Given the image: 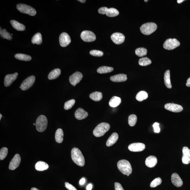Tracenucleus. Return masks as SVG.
Wrapping results in <instances>:
<instances>
[{"label":"nucleus","instance_id":"58836bf2","mask_svg":"<svg viewBox=\"0 0 190 190\" xmlns=\"http://www.w3.org/2000/svg\"><path fill=\"white\" fill-rule=\"evenodd\" d=\"M75 101L74 99L70 100L66 102L65 104L64 109L66 110H69L71 109L75 104Z\"/></svg>","mask_w":190,"mask_h":190},{"label":"nucleus","instance_id":"bb28decb","mask_svg":"<svg viewBox=\"0 0 190 190\" xmlns=\"http://www.w3.org/2000/svg\"><path fill=\"white\" fill-rule=\"evenodd\" d=\"M63 130L61 128H58L56 132L55 135V140L58 143H62L63 139Z\"/></svg>","mask_w":190,"mask_h":190},{"label":"nucleus","instance_id":"a18cd8bd","mask_svg":"<svg viewBox=\"0 0 190 190\" xmlns=\"http://www.w3.org/2000/svg\"><path fill=\"white\" fill-rule=\"evenodd\" d=\"M65 186L69 190H77L74 186L68 182H65Z\"/></svg>","mask_w":190,"mask_h":190},{"label":"nucleus","instance_id":"c756f323","mask_svg":"<svg viewBox=\"0 0 190 190\" xmlns=\"http://www.w3.org/2000/svg\"><path fill=\"white\" fill-rule=\"evenodd\" d=\"M89 97L91 99L94 101L98 102L102 100V94L101 92H95L91 94Z\"/></svg>","mask_w":190,"mask_h":190},{"label":"nucleus","instance_id":"a19ab883","mask_svg":"<svg viewBox=\"0 0 190 190\" xmlns=\"http://www.w3.org/2000/svg\"><path fill=\"white\" fill-rule=\"evenodd\" d=\"M162 182L161 178H156L150 184V186L152 188H154L161 184Z\"/></svg>","mask_w":190,"mask_h":190},{"label":"nucleus","instance_id":"0eeeda50","mask_svg":"<svg viewBox=\"0 0 190 190\" xmlns=\"http://www.w3.org/2000/svg\"><path fill=\"white\" fill-rule=\"evenodd\" d=\"M180 43L175 38H169L165 41L163 44L165 49L168 50H173L180 45Z\"/></svg>","mask_w":190,"mask_h":190},{"label":"nucleus","instance_id":"f8f14e48","mask_svg":"<svg viewBox=\"0 0 190 190\" xmlns=\"http://www.w3.org/2000/svg\"><path fill=\"white\" fill-rule=\"evenodd\" d=\"M165 108L168 110L173 112H180L183 110V108L178 104L172 103H168L165 105Z\"/></svg>","mask_w":190,"mask_h":190},{"label":"nucleus","instance_id":"f3484780","mask_svg":"<svg viewBox=\"0 0 190 190\" xmlns=\"http://www.w3.org/2000/svg\"><path fill=\"white\" fill-rule=\"evenodd\" d=\"M182 163L184 164H189L190 163V150L187 147H184L182 149Z\"/></svg>","mask_w":190,"mask_h":190},{"label":"nucleus","instance_id":"6e6d98bb","mask_svg":"<svg viewBox=\"0 0 190 190\" xmlns=\"http://www.w3.org/2000/svg\"><path fill=\"white\" fill-rule=\"evenodd\" d=\"M33 125H36V124H35V123H33Z\"/></svg>","mask_w":190,"mask_h":190},{"label":"nucleus","instance_id":"603ef678","mask_svg":"<svg viewBox=\"0 0 190 190\" xmlns=\"http://www.w3.org/2000/svg\"><path fill=\"white\" fill-rule=\"evenodd\" d=\"M78 1L82 3H85L86 1V0H78Z\"/></svg>","mask_w":190,"mask_h":190},{"label":"nucleus","instance_id":"13d9d810","mask_svg":"<svg viewBox=\"0 0 190 190\" xmlns=\"http://www.w3.org/2000/svg\"><path fill=\"white\" fill-rule=\"evenodd\" d=\"M127 176H129V175H127Z\"/></svg>","mask_w":190,"mask_h":190},{"label":"nucleus","instance_id":"2eb2a0df","mask_svg":"<svg viewBox=\"0 0 190 190\" xmlns=\"http://www.w3.org/2000/svg\"><path fill=\"white\" fill-rule=\"evenodd\" d=\"M111 39L115 44H120L124 42L125 37L122 33H115L112 35Z\"/></svg>","mask_w":190,"mask_h":190},{"label":"nucleus","instance_id":"a878e982","mask_svg":"<svg viewBox=\"0 0 190 190\" xmlns=\"http://www.w3.org/2000/svg\"><path fill=\"white\" fill-rule=\"evenodd\" d=\"M61 73V71L60 69L58 68L55 69L50 73L48 76V79L51 80L57 79L60 75Z\"/></svg>","mask_w":190,"mask_h":190},{"label":"nucleus","instance_id":"5701e85b","mask_svg":"<svg viewBox=\"0 0 190 190\" xmlns=\"http://www.w3.org/2000/svg\"><path fill=\"white\" fill-rule=\"evenodd\" d=\"M10 23L13 28L16 30H17L23 31L25 29V25L15 20H11Z\"/></svg>","mask_w":190,"mask_h":190},{"label":"nucleus","instance_id":"4c0bfd02","mask_svg":"<svg viewBox=\"0 0 190 190\" xmlns=\"http://www.w3.org/2000/svg\"><path fill=\"white\" fill-rule=\"evenodd\" d=\"M137 117L135 115H131L128 118V123L130 126H133L137 122Z\"/></svg>","mask_w":190,"mask_h":190},{"label":"nucleus","instance_id":"bf43d9fd","mask_svg":"<svg viewBox=\"0 0 190 190\" xmlns=\"http://www.w3.org/2000/svg\"><path fill=\"white\" fill-rule=\"evenodd\" d=\"M12 35H13V34H12Z\"/></svg>","mask_w":190,"mask_h":190},{"label":"nucleus","instance_id":"1a4fd4ad","mask_svg":"<svg viewBox=\"0 0 190 190\" xmlns=\"http://www.w3.org/2000/svg\"><path fill=\"white\" fill-rule=\"evenodd\" d=\"M81 38L84 41L91 42L96 40V36L92 31L88 30L84 31L81 33Z\"/></svg>","mask_w":190,"mask_h":190},{"label":"nucleus","instance_id":"b1692460","mask_svg":"<svg viewBox=\"0 0 190 190\" xmlns=\"http://www.w3.org/2000/svg\"><path fill=\"white\" fill-rule=\"evenodd\" d=\"M49 165L47 163L43 161H38L35 165V168L37 170L42 171L47 170Z\"/></svg>","mask_w":190,"mask_h":190},{"label":"nucleus","instance_id":"6ab92c4d","mask_svg":"<svg viewBox=\"0 0 190 190\" xmlns=\"http://www.w3.org/2000/svg\"><path fill=\"white\" fill-rule=\"evenodd\" d=\"M74 115L76 119L80 120L86 118L88 116V113L84 110L80 108L76 110Z\"/></svg>","mask_w":190,"mask_h":190},{"label":"nucleus","instance_id":"e433bc0d","mask_svg":"<svg viewBox=\"0 0 190 190\" xmlns=\"http://www.w3.org/2000/svg\"><path fill=\"white\" fill-rule=\"evenodd\" d=\"M147 50L144 48H137L135 51V54L138 56L143 57L146 55Z\"/></svg>","mask_w":190,"mask_h":190},{"label":"nucleus","instance_id":"f03ea898","mask_svg":"<svg viewBox=\"0 0 190 190\" xmlns=\"http://www.w3.org/2000/svg\"><path fill=\"white\" fill-rule=\"evenodd\" d=\"M117 167L120 172L125 175H130L132 173V168L131 164L127 160H120L117 163Z\"/></svg>","mask_w":190,"mask_h":190},{"label":"nucleus","instance_id":"cd10ccee","mask_svg":"<svg viewBox=\"0 0 190 190\" xmlns=\"http://www.w3.org/2000/svg\"><path fill=\"white\" fill-rule=\"evenodd\" d=\"M164 81L165 86L168 88H171L172 87L170 79V72L168 70L166 71L164 75Z\"/></svg>","mask_w":190,"mask_h":190},{"label":"nucleus","instance_id":"423d86ee","mask_svg":"<svg viewBox=\"0 0 190 190\" xmlns=\"http://www.w3.org/2000/svg\"><path fill=\"white\" fill-rule=\"evenodd\" d=\"M16 8L20 12L27 14L31 16H34L36 14L35 9L29 5L23 4H19L17 5Z\"/></svg>","mask_w":190,"mask_h":190},{"label":"nucleus","instance_id":"4d7b16f0","mask_svg":"<svg viewBox=\"0 0 190 190\" xmlns=\"http://www.w3.org/2000/svg\"><path fill=\"white\" fill-rule=\"evenodd\" d=\"M148 1V0H147V1H145V2H147V1Z\"/></svg>","mask_w":190,"mask_h":190},{"label":"nucleus","instance_id":"9d476101","mask_svg":"<svg viewBox=\"0 0 190 190\" xmlns=\"http://www.w3.org/2000/svg\"><path fill=\"white\" fill-rule=\"evenodd\" d=\"M59 42L60 46L62 47H66L71 42V39L67 33H63L59 36Z\"/></svg>","mask_w":190,"mask_h":190},{"label":"nucleus","instance_id":"a211bd4d","mask_svg":"<svg viewBox=\"0 0 190 190\" xmlns=\"http://www.w3.org/2000/svg\"><path fill=\"white\" fill-rule=\"evenodd\" d=\"M171 180L172 183L177 187H180L183 185V181L181 178L176 173L172 174L171 176Z\"/></svg>","mask_w":190,"mask_h":190},{"label":"nucleus","instance_id":"8fccbe9b","mask_svg":"<svg viewBox=\"0 0 190 190\" xmlns=\"http://www.w3.org/2000/svg\"><path fill=\"white\" fill-rule=\"evenodd\" d=\"M186 85L187 87H190V77L187 80V82L186 84Z\"/></svg>","mask_w":190,"mask_h":190},{"label":"nucleus","instance_id":"7ed1b4c3","mask_svg":"<svg viewBox=\"0 0 190 190\" xmlns=\"http://www.w3.org/2000/svg\"><path fill=\"white\" fill-rule=\"evenodd\" d=\"M110 128L109 124L106 123H102L98 124L93 131V134L95 136L100 137L104 135Z\"/></svg>","mask_w":190,"mask_h":190},{"label":"nucleus","instance_id":"5fc2aeb1","mask_svg":"<svg viewBox=\"0 0 190 190\" xmlns=\"http://www.w3.org/2000/svg\"><path fill=\"white\" fill-rule=\"evenodd\" d=\"M2 117V115L1 114H0V120H1Z\"/></svg>","mask_w":190,"mask_h":190},{"label":"nucleus","instance_id":"49530a36","mask_svg":"<svg viewBox=\"0 0 190 190\" xmlns=\"http://www.w3.org/2000/svg\"><path fill=\"white\" fill-rule=\"evenodd\" d=\"M115 190H124L122 185L118 182H115Z\"/></svg>","mask_w":190,"mask_h":190},{"label":"nucleus","instance_id":"412c9836","mask_svg":"<svg viewBox=\"0 0 190 190\" xmlns=\"http://www.w3.org/2000/svg\"><path fill=\"white\" fill-rule=\"evenodd\" d=\"M111 81L114 82H122L127 80V75L124 74H118L110 77Z\"/></svg>","mask_w":190,"mask_h":190},{"label":"nucleus","instance_id":"ddd939ff","mask_svg":"<svg viewBox=\"0 0 190 190\" xmlns=\"http://www.w3.org/2000/svg\"><path fill=\"white\" fill-rule=\"evenodd\" d=\"M146 148L144 144L141 143H132L128 146V149L132 152H140L144 150Z\"/></svg>","mask_w":190,"mask_h":190},{"label":"nucleus","instance_id":"20e7f679","mask_svg":"<svg viewBox=\"0 0 190 190\" xmlns=\"http://www.w3.org/2000/svg\"><path fill=\"white\" fill-rule=\"evenodd\" d=\"M35 124L37 131L39 132H44L47 128V119L45 115H41L37 118Z\"/></svg>","mask_w":190,"mask_h":190},{"label":"nucleus","instance_id":"dca6fc26","mask_svg":"<svg viewBox=\"0 0 190 190\" xmlns=\"http://www.w3.org/2000/svg\"><path fill=\"white\" fill-rule=\"evenodd\" d=\"M18 75L17 73L13 74H8L5 76L4 85L5 87H9L15 80Z\"/></svg>","mask_w":190,"mask_h":190},{"label":"nucleus","instance_id":"c85d7f7f","mask_svg":"<svg viewBox=\"0 0 190 190\" xmlns=\"http://www.w3.org/2000/svg\"><path fill=\"white\" fill-rule=\"evenodd\" d=\"M31 42L33 44H36L38 45L42 43V35L40 33H38L35 34L32 38Z\"/></svg>","mask_w":190,"mask_h":190},{"label":"nucleus","instance_id":"c03bdc74","mask_svg":"<svg viewBox=\"0 0 190 190\" xmlns=\"http://www.w3.org/2000/svg\"><path fill=\"white\" fill-rule=\"evenodd\" d=\"M108 8L107 7H103L99 9L98 12L101 14H107Z\"/></svg>","mask_w":190,"mask_h":190},{"label":"nucleus","instance_id":"4be33fe9","mask_svg":"<svg viewBox=\"0 0 190 190\" xmlns=\"http://www.w3.org/2000/svg\"><path fill=\"white\" fill-rule=\"evenodd\" d=\"M118 139V135L117 133H113L108 139L106 145L107 146H110L114 144Z\"/></svg>","mask_w":190,"mask_h":190},{"label":"nucleus","instance_id":"3c124183","mask_svg":"<svg viewBox=\"0 0 190 190\" xmlns=\"http://www.w3.org/2000/svg\"><path fill=\"white\" fill-rule=\"evenodd\" d=\"M183 1H184V0H178L177 2L179 4H180L183 2Z\"/></svg>","mask_w":190,"mask_h":190},{"label":"nucleus","instance_id":"39448f33","mask_svg":"<svg viewBox=\"0 0 190 190\" xmlns=\"http://www.w3.org/2000/svg\"><path fill=\"white\" fill-rule=\"evenodd\" d=\"M157 28L155 23L150 22L143 24L140 28L141 33L145 35H150L155 31Z\"/></svg>","mask_w":190,"mask_h":190},{"label":"nucleus","instance_id":"aec40b11","mask_svg":"<svg viewBox=\"0 0 190 190\" xmlns=\"http://www.w3.org/2000/svg\"><path fill=\"white\" fill-rule=\"evenodd\" d=\"M157 163V159L155 156H150L146 158L145 163L147 167L153 168L155 166Z\"/></svg>","mask_w":190,"mask_h":190},{"label":"nucleus","instance_id":"6e6552de","mask_svg":"<svg viewBox=\"0 0 190 190\" xmlns=\"http://www.w3.org/2000/svg\"><path fill=\"white\" fill-rule=\"evenodd\" d=\"M35 81V77L34 76H29L24 80L20 85V88L23 91L28 90L32 86Z\"/></svg>","mask_w":190,"mask_h":190},{"label":"nucleus","instance_id":"f704fd0d","mask_svg":"<svg viewBox=\"0 0 190 190\" xmlns=\"http://www.w3.org/2000/svg\"><path fill=\"white\" fill-rule=\"evenodd\" d=\"M118 11L114 8L108 9L106 15L109 17H114L119 14Z\"/></svg>","mask_w":190,"mask_h":190},{"label":"nucleus","instance_id":"393cba45","mask_svg":"<svg viewBox=\"0 0 190 190\" xmlns=\"http://www.w3.org/2000/svg\"><path fill=\"white\" fill-rule=\"evenodd\" d=\"M121 98L119 97L114 96L112 98L109 102L110 107H115L120 105L121 102Z\"/></svg>","mask_w":190,"mask_h":190},{"label":"nucleus","instance_id":"f257e3e1","mask_svg":"<svg viewBox=\"0 0 190 190\" xmlns=\"http://www.w3.org/2000/svg\"><path fill=\"white\" fill-rule=\"evenodd\" d=\"M71 157L73 161L76 164L80 167L85 165L84 157L81 151L79 149L74 148L71 151Z\"/></svg>","mask_w":190,"mask_h":190},{"label":"nucleus","instance_id":"7c9ffc66","mask_svg":"<svg viewBox=\"0 0 190 190\" xmlns=\"http://www.w3.org/2000/svg\"><path fill=\"white\" fill-rule=\"evenodd\" d=\"M148 98V94L145 91H141L138 93L136 96V99L139 102H142Z\"/></svg>","mask_w":190,"mask_h":190},{"label":"nucleus","instance_id":"ea45409f","mask_svg":"<svg viewBox=\"0 0 190 190\" xmlns=\"http://www.w3.org/2000/svg\"><path fill=\"white\" fill-rule=\"evenodd\" d=\"M8 153V149L6 147H4L0 150V160H4L7 156Z\"/></svg>","mask_w":190,"mask_h":190},{"label":"nucleus","instance_id":"4468645a","mask_svg":"<svg viewBox=\"0 0 190 190\" xmlns=\"http://www.w3.org/2000/svg\"><path fill=\"white\" fill-rule=\"evenodd\" d=\"M21 158L18 154H16L15 155L10 162L9 166V169L11 170H14L19 166Z\"/></svg>","mask_w":190,"mask_h":190},{"label":"nucleus","instance_id":"de8ad7c7","mask_svg":"<svg viewBox=\"0 0 190 190\" xmlns=\"http://www.w3.org/2000/svg\"><path fill=\"white\" fill-rule=\"evenodd\" d=\"M86 181V180L85 178H81L80 180L79 181V183L81 185H83V184H84Z\"/></svg>","mask_w":190,"mask_h":190},{"label":"nucleus","instance_id":"864d4df0","mask_svg":"<svg viewBox=\"0 0 190 190\" xmlns=\"http://www.w3.org/2000/svg\"><path fill=\"white\" fill-rule=\"evenodd\" d=\"M31 190H39L38 189H36V188L33 187L32 188Z\"/></svg>","mask_w":190,"mask_h":190},{"label":"nucleus","instance_id":"37998d69","mask_svg":"<svg viewBox=\"0 0 190 190\" xmlns=\"http://www.w3.org/2000/svg\"><path fill=\"white\" fill-rule=\"evenodd\" d=\"M160 124L158 123H155L153 125L154 133H159L160 131V128L159 127Z\"/></svg>","mask_w":190,"mask_h":190},{"label":"nucleus","instance_id":"473e14b6","mask_svg":"<svg viewBox=\"0 0 190 190\" xmlns=\"http://www.w3.org/2000/svg\"><path fill=\"white\" fill-rule=\"evenodd\" d=\"M0 35H1V38L4 39H6L9 40H12V35L8 32L6 29H2L1 27V30H0Z\"/></svg>","mask_w":190,"mask_h":190},{"label":"nucleus","instance_id":"09e8293b","mask_svg":"<svg viewBox=\"0 0 190 190\" xmlns=\"http://www.w3.org/2000/svg\"><path fill=\"white\" fill-rule=\"evenodd\" d=\"M92 189V185L91 184H89L86 187L87 190H91Z\"/></svg>","mask_w":190,"mask_h":190},{"label":"nucleus","instance_id":"2f4dec72","mask_svg":"<svg viewBox=\"0 0 190 190\" xmlns=\"http://www.w3.org/2000/svg\"><path fill=\"white\" fill-rule=\"evenodd\" d=\"M15 57L18 60L23 61H30L32 59L30 56L23 54H17L15 55Z\"/></svg>","mask_w":190,"mask_h":190},{"label":"nucleus","instance_id":"72a5a7b5","mask_svg":"<svg viewBox=\"0 0 190 190\" xmlns=\"http://www.w3.org/2000/svg\"><path fill=\"white\" fill-rule=\"evenodd\" d=\"M114 70L112 67L102 66L98 69L97 72L100 74H105L112 72Z\"/></svg>","mask_w":190,"mask_h":190},{"label":"nucleus","instance_id":"c9c22d12","mask_svg":"<svg viewBox=\"0 0 190 190\" xmlns=\"http://www.w3.org/2000/svg\"><path fill=\"white\" fill-rule=\"evenodd\" d=\"M152 63L151 60L147 57L141 58L139 59V65L142 66H148L151 64Z\"/></svg>","mask_w":190,"mask_h":190},{"label":"nucleus","instance_id":"9b49d317","mask_svg":"<svg viewBox=\"0 0 190 190\" xmlns=\"http://www.w3.org/2000/svg\"><path fill=\"white\" fill-rule=\"evenodd\" d=\"M83 78L82 74L79 72H76L70 76L69 78L70 83L71 84L75 86L81 81Z\"/></svg>","mask_w":190,"mask_h":190},{"label":"nucleus","instance_id":"79ce46f5","mask_svg":"<svg viewBox=\"0 0 190 190\" xmlns=\"http://www.w3.org/2000/svg\"><path fill=\"white\" fill-rule=\"evenodd\" d=\"M90 54L93 56L97 57H101L104 55L103 52L98 50H93L90 51Z\"/></svg>","mask_w":190,"mask_h":190}]
</instances>
